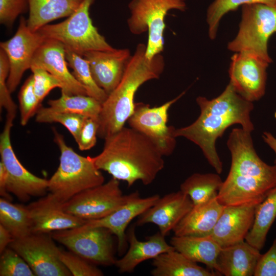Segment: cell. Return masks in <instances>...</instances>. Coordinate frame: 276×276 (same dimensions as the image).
I'll return each instance as SVG.
<instances>
[{"label": "cell", "mask_w": 276, "mask_h": 276, "mask_svg": "<svg viewBox=\"0 0 276 276\" xmlns=\"http://www.w3.org/2000/svg\"><path fill=\"white\" fill-rule=\"evenodd\" d=\"M0 275L35 276L27 262L9 247L1 253Z\"/></svg>", "instance_id": "cell-35"}, {"label": "cell", "mask_w": 276, "mask_h": 276, "mask_svg": "<svg viewBox=\"0 0 276 276\" xmlns=\"http://www.w3.org/2000/svg\"><path fill=\"white\" fill-rule=\"evenodd\" d=\"M84 0H29L30 29L37 31L54 20L73 14Z\"/></svg>", "instance_id": "cell-26"}, {"label": "cell", "mask_w": 276, "mask_h": 276, "mask_svg": "<svg viewBox=\"0 0 276 276\" xmlns=\"http://www.w3.org/2000/svg\"><path fill=\"white\" fill-rule=\"evenodd\" d=\"M27 207L31 218L33 234H50L77 227L86 222L64 211L62 204L49 193Z\"/></svg>", "instance_id": "cell-20"}, {"label": "cell", "mask_w": 276, "mask_h": 276, "mask_svg": "<svg viewBox=\"0 0 276 276\" xmlns=\"http://www.w3.org/2000/svg\"><path fill=\"white\" fill-rule=\"evenodd\" d=\"M231 154L229 173L218 192L223 205H257L276 187V165L263 162L255 149L251 132L234 128L227 141Z\"/></svg>", "instance_id": "cell-2"}, {"label": "cell", "mask_w": 276, "mask_h": 276, "mask_svg": "<svg viewBox=\"0 0 276 276\" xmlns=\"http://www.w3.org/2000/svg\"><path fill=\"white\" fill-rule=\"evenodd\" d=\"M128 8L130 32L134 35L148 32L146 57L151 60L163 51L165 18L168 12L173 9L184 11L186 4L185 0H131Z\"/></svg>", "instance_id": "cell-8"}, {"label": "cell", "mask_w": 276, "mask_h": 276, "mask_svg": "<svg viewBox=\"0 0 276 276\" xmlns=\"http://www.w3.org/2000/svg\"><path fill=\"white\" fill-rule=\"evenodd\" d=\"M94 0H84L80 7L64 21L47 24L38 31L45 38L62 43L65 49L82 56L90 51H111V46L93 25L89 8Z\"/></svg>", "instance_id": "cell-6"}, {"label": "cell", "mask_w": 276, "mask_h": 276, "mask_svg": "<svg viewBox=\"0 0 276 276\" xmlns=\"http://www.w3.org/2000/svg\"><path fill=\"white\" fill-rule=\"evenodd\" d=\"M260 250L246 241L222 247L216 272L225 276H252L261 256Z\"/></svg>", "instance_id": "cell-23"}, {"label": "cell", "mask_w": 276, "mask_h": 276, "mask_svg": "<svg viewBox=\"0 0 276 276\" xmlns=\"http://www.w3.org/2000/svg\"><path fill=\"white\" fill-rule=\"evenodd\" d=\"M146 50L145 44H137L119 84L102 103L98 117L99 137L104 140L123 128L134 111L137 89L162 74L165 66L164 57L159 54L149 60L146 57Z\"/></svg>", "instance_id": "cell-4"}, {"label": "cell", "mask_w": 276, "mask_h": 276, "mask_svg": "<svg viewBox=\"0 0 276 276\" xmlns=\"http://www.w3.org/2000/svg\"><path fill=\"white\" fill-rule=\"evenodd\" d=\"M34 92L40 102L55 88H62L61 82L43 68L31 66Z\"/></svg>", "instance_id": "cell-38"}, {"label": "cell", "mask_w": 276, "mask_h": 276, "mask_svg": "<svg viewBox=\"0 0 276 276\" xmlns=\"http://www.w3.org/2000/svg\"><path fill=\"white\" fill-rule=\"evenodd\" d=\"M153 276H216L217 272L199 266L174 249L163 252L153 259Z\"/></svg>", "instance_id": "cell-27"}, {"label": "cell", "mask_w": 276, "mask_h": 276, "mask_svg": "<svg viewBox=\"0 0 276 276\" xmlns=\"http://www.w3.org/2000/svg\"><path fill=\"white\" fill-rule=\"evenodd\" d=\"M262 137L265 143L275 153V159L274 160V165H276V138L270 132L267 131L263 132Z\"/></svg>", "instance_id": "cell-45"}, {"label": "cell", "mask_w": 276, "mask_h": 276, "mask_svg": "<svg viewBox=\"0 0 276 276\" xmlns=\"http://www.w3.org/2000/svg\"><path fill=\"white\" fill-rule=\"evenodd\" d=\"M196 101L200 110L199 117L191 124L175 128L174 135L197 145L210 165L220 174L223 165L216 150V141L234 124H239L244 130L251 132L254 126L250 113L254 104L239 95L229 82L216 98L209 100L199 96Z\"/></svg>", "instance_id": "cell-1"}, {"label": "cell", "mask_w": 276, "mask_h": 276, "mask_svg": "<svg viewBox=\"0 0 276 276\" xmlns=\"http://www.w3.org/2000/svg\"><path fill=\"white\" fill-rule=\"evenodd\" d=\"M20 111V124L24 126L40 107L41 102L34 90L33 77L30 76L21 87L18 96Z\"/></svg>", "instance_id": "cell-36"}, {"label": "cell", "mask_w": 276, "mask_h": 276, "mask_svg": "<svg viewBox=\"0 0 276 276\" xmlns=\"http://www.w3.org/2000/svg\"><path fill=\"white\" fill-rule=\"evenodd\" d=\"M269 64L252 53L237 52L231 58L229 83L245 100L251 102L258 101L265 93Z\"/></svg>", "instance_id": "cell-15"}, {"label": "cell", "mask_w": 276, "mask_h": 276, "mask_svg": "<svg viewBox=\"0 0 276 276\" xmlns=\"http://www.w3.org/2000/svg\"><path fill=\"white\" fill-rule=\"evenodd\" d=\"M160 198L155 194L145 198L137 196L107 216L99 219L87 220L86 223L92 226L103 227L109 229L118 239V250L122 253L127 246L125 230L129 223L153 206Z\"/></svg>", "instance_id": "cell-21"}, {"label": "cell", "mask_w": 276, "mask_h": 276, "mask_svg": "<svg viewBox=\"0 0 276 276\" xmlns=\"http://www.w3.org/2000/svg\"><path fill=\"white\" fill-rule=\"evenodd\" d=\"M50 234L55 241L91 263L114 265L113 234L107 228L92 226L85 223Z\"/></svg>", "instance_id": "cell-9"}, {"label": "cell", "mask_w": 276, "mask_h": 276, "mask_svg": "<svg viewBox=\"0 0 276 276\" xmlns=\"http://www.w3.org/2000/svg\"><path fill=\"white\" fill-rule=\"evenodd\" d=\"M86 117L79 114L57 111L49 106L40 107L35 120L38 123L54 122L62 124L70 131L76 142Z\"/></svg>", "instance_id": "cell-34"}, {"label": "cell", "mask_w": 276, "mask_h": 276, "mask_svg": "<svg viewBox=\"0 0 276 276\" xmlns=\"http://www.w3.org/2000/svg\"><path fill=\"white\" fill-rule=\"evenodd\" d=\"M9 63L8 57L0 49V106L7 111V113L16 115L17 106L13 102L7 84L9 74Z\"/></svg>", "instance_id": "cell-39"}, {"label": "cell", "mask_w": 276, "mask_h": 276, "mask_svg": "<svg viewBox=\"0 0 276 276\" xmlns=\"http://www.w3.org/2000/svg\"><path fill=\"white\" fill-rule=\"evenodd\" d=\"M119 181L112 177L106 183L85 190L63 203L62 209L86 221L103 218L140 195L137 191L124 195Z\"/></svg>", "instance_id": "cell-10"}, {"label": "cell", "mask_w": 276, "mask_h": 276, "mask_svg": "<svg viewBox=\"0 0 276 276\" xmlns=\"http://www.w3.org/2000/svg\"><path fill=\"white\" fill-rule=\"evenodd\" d=\"M263 4L276 6V0H215L209 7L206 21L209 26V36L214 39L220 21L227 12L236 10L240 6L246 4Z\"/></svg>", "instance_id": "cell-33"}, {"label": "cell", "mask_w": 276, "mask_h": 276, "mask_svg": "<svg viewBox=\"0 0 276 276\" xmlns=\"http://www.w3.org/2000/svg\"><path fill=\"white\" fill-rule=\"evenodd\" d=\"M254 276H276V238L269 249L261 254Z\"/></svg>", "instance_id": "cell-42"}, {"label": "cell", "mask_w": 276, "mask_h": 276, "mask_svg": "<svg viewBox=\"0 0 276 276\" xmlns=\"http://www.w3.org/2000/svg\"><path fill=\"white\" fill-rule=\"evenodd\" d=\"M0 224L14 239L32 234V222L27 206L13 203L2 197L0 198Z\"/></svg>", "instance_id": "cell-29"}, {"label": "cell", "mask_w": 276, "mask_h": 276, "mask_svg": "<svg viewBox=\"0 0 276 276\" xmlns=\"http://www.w3.org/2000/svg\"><path fill=\"white\" fill-rule=\"evenodd\" d=\"M60 260L73 276H102L103 272L91 263L73 252L60 248Z\"/></svg>", "instance_id": "cell-37"}, {"label": "cell", "mask_w": 276, "mask_h": 276, "mask_svg": "<svg viewBox=\"0 0 276 276\" xmlns=\"http://www.w3.org/2000/svg\"><path fill=\"white\" fill-rule=\"evenodd\" d=\"M13 239L10 233L0 224V254L9 246Z\"/></svg>", "instance_id": "cell-44"}, {"label": "cell", "mask_w": 276, "mask_h": 276, "mask_svg": "<svg viewBox=\"0 0 276 276\" xmlns=\"http://www.w3.org/2000/svg\"><path fill=\"white\" fill-rule=\"evenodd\" d=\"M29 9V0H0V22L12 27L17 17Z\"/></svg>", "instance_id": "cell-40"}, {"label": "cell", "mask_w": 276, "mask_h": 276, "mask_svg": "<svg viewBox=\"0 0 276 276\" xmlns=\"http://www.w3.org/2000/svg\"><path fill=\"white\" fill-rule=\"evenodd\" d=\"M65 48L58 40L45 38L33 56L31 66L44 69L61 83V93L68 95H87L84 87L67 67Z\"/></svg>", "instance_id": "cell-16"}, {"label": "cell", "mask_w": 276, "mask_h": 276, "mask_svg": "<svg viewBox=\"0 0 276 276\" xmlns=\"http://www.w3.org/2000/svg\"><path fill=\"white\" fill-rule=\"evenodd\" d=\"M15 115L7 114L4 128L0 135V154L7 174V190L22 202L31 197L44 196L48 180L38 177L26 169L13 149L11 130Z\"/></svg>", "instance_id": "cell-11"}, {"label": "cell", "mask_w": 276, "mask_h": 276, "mask_svg": "<svg viewBox=\"0 0 276 276\" xmlns=\"http://www.w3.org/2000/svg\"><path fill=\"white\" fill-rule=\"evenodd\" d=\"M48 104L51 108L57 111L94 118H98L102 104L96 99L88 95H68L63 93L58 99L49 100Z\"/></svg>", "instance_id": "cell-31"}, {"label": "cell", "mask_w": 276, "mask_h": 276, "mask_svg": "<svg viewBox=\"0 0 276 276\" xmlns=\"http://www.w3.org/2000/svg\"><path fill=\"white\" fill-rule=\"evenodd\" d=\"M164 236L158 232L148 237L145 241L137 238L134 226L131 227L127 234L129 247L126 254L116 260L114 265L120 273L132 272L140 263L148 259H153L159 255L174 250L166 241Z\"/></svg>", "instance_id": "cell-22"}, {"label": "cell", "mask_w": 276, "mask_h": 276, "mask_svg": "<svg viewBox=\"0 0 276 276\" xmlns=\"http://www.w3.org/2000/svg\"><path fill=\"white\" fill-rule=\"evenodd\" d=\"M65 53L67 64L73 70V75L84 87L87 95L103 103L108 95L94 80L87 60L71 51L65 49Z\"/></svg>", "instance_id": "cell-32"}, {"label": "cell", "mask_w": 276, "mask_h": 276, "mask_svg": "<svg viewBox=\"0 0 276 276\" xmlns=\"http://www.w3.org/2000/svg\"><path fill=\"white\" fill-rule=\"evenodd\" d=\"M276 34V6L263 4L242 6L241 20L236 37L228 43L229 50L252 53L270 64L268 41Z\"/></svg>", "instance_id": "cell-7"}, {"label": "cell", "mask_w": 276, "mask_h": 276, "mask_svg": "<svg viewBox=\"0 0 276 276\" xmlns=\"http://www.w3.org/2000/svg\"><path fill=\"white\" fill-rule=\"evenodd\" d=\"M275 218L276 187L256 206L254 223L245 241L261 250L265 244L267 235Z\"/></svg>", "instance_id": "cell-28"}, {"label": "cell", "mask_w": 276, "mask_h": 276, "mask_svg": "<svg viewBox=\"0 0 276 276\" xmlns=\"http://www.w3.org/2000/svg\"><path fill=\"white\" fill-rule=\"evenodd\" d=\"M98 128V118L86 117L76 141L81 151L88 150L95 146Z\"/></svg>", "instance_id": "cell-41"}, {"label": "cell", "mask_w": 276, "mask_h": 276, "mask_svg": "<svg viewBox=\"0 0 276 276\" xmlns=\"http://www.w3.org/2000/svg\"><path fill=\"white\" fill-rule=\"evenodd\" d=\"M45 39L38 31H31L27 20L21 16L14 35L1 42L0 48L9 60L10 70L7 84L11 93L16 90L25 71L30 68L35 53Z\"/></svg>", "instance_id": "cell-14"}, {"label": "cell", "mask_w": 276, "mask_h": 276, "mask_svg": "<svg viewBox=\"0 0 276 276\" xmlns=\"http://www.w3.org/2000/svg\"><path fill=\"white\" fill-rule=\"evenodd\" d=\"M194 204L190 198L181 191L160 197L156 202L139 216L136 225L152 223L157 225L164 236L181 220Z\"/></svg>", "instance_id": "cell-17"}, {"label": "cell", "mask_w": 276, "mask_h": 276, "mask_svg": "<svg viewBox=\"0 0 276 276\" xmlns=\"http://www.w3.org/2000/svg\"><path fill=\"white\" fill-rule=\"evenodd\" d=\"M218 173H194L180 186V190L187 194L194 205L204 202L218 194L223 183Z\"/></svg>", "instance_id": "cell-30"}, {"label": "cell", "mask_w": 276, "mask_h": 276, "mask_svg": "<svg viewBox=\"0 0 276 276\" xmlns=\"http://www.w3.org/2000/svg\"><path fill=\"white\" fill-rule=\"evenodd\" d=\"M54 141L60 152L59 165L48 180V191L61 204L78 193L104 183V177L92 157L83 156L67 145L63 136L53 129Z\"/></svg>", "instance_id": "cell-5"}, {"label": "cell", "mask_w": 276, "mask_h": 276, "mask_svg": "<svg viewBox=\"0 0 276 276\" xmlns=\"http://www.w3.org/2000/svg\"><path fill=\"white\" fill-rule=\"evenodd\" d=\"M170 244L191 261L202 263L208 269L216 272L217 259L222 247L211 236L174 235L170 239Z\"/></svg>", "instance_id": "cell-25"}, {"label": "cell", "mask_w": 276, "mask_h": 276, "mask_svg": "<svg viewBox=\"0 0 276 276\" xmlns=\"http://www.w3.org/2000/svg\"><path fill=\"white\" fill-rule=\"evenodd\" d=\"M131 56L128 49L90 51L83 56L88 62L95 82L108 95L119 84Z\"/></svg>", "instance_id": "cell-18"}, {"label": "cell", "mask_w": 276, "mask_h": 276, "mask_svg": "<svg viewBox=\"0 0 276 276\" xmlns=\"http://www.w3.org/2000/svg\"><path fill=\"white\" fill-rule=\"evenodd\" d=\"M256 205H224L211 237L221 247L245 241L254 223Z\"/></svg>", "instance_id": "cell-19"}, {"label": "cell", "mask_w": 276, "mask_h": 276, "mask_svg": "<svg viewBox=\"0 0 276 276\" xmlns=\"http://www.w3.org/2000/svg\"><path fill=\"white\" fill-rule=\"evenodd\" d=\"M159 106L151 107L147 104L135 103L134 111L127 122L130 127L149 138L160 149L164 156L171 155L176 146L175 129L168 126V111L184 94Z\"/></svg>", "instance_id": "cell-13"}, {"label": "cell", "mask_w": 276, "mask_h": 276, "mask_svg": "<svg viewBox=\"0 0 276 276\" xmlns=\"http://www.w3.org/2000/svg\"><path fill=\"white\" fill-rule=\"evenodd\" d=\"M217 194L204 202L194 205L173 229L174 235L210 236L224 207L218 201Z\"/></svg>", "instance_id": "cell-24"}, {"label": "cell", "mask_w": 276, "mask_h": 276, "mask_svg": "<svg viewBox=\"0 0 276 276\" xmlns=\"http://www.w3.org/2000/svg\"><path fill=\"white\" fill-rule=\"evenodd\" d=\"M51 234H31L13 239L9 247L16 251L37 276H71L59 256L57 247Z\"/></svg>", "instance_id": "cell-12"}, {"label": "cell", "mask_w": 276, "mask_h": 276, "mask_svg": "<svg viewBox=\"0 0 276 276\" xmlns=\"http://www.w3.org/2000/svg\"><path fill=\"white\" fill-rule=\"evenodd\" d=\"M102 151L92 157L96 167L128 187L140 180L151 184L164 168V155L147 136L124 126L104 139Z\"/></svg>", "instance_id": "cell-3"}, {"label": "cell", "mask_w": 276, "mask_h": 276, "mask_svg": "<svg viewBox=\"0 0 276 276\" xmlns=\"http://www.w3.org/2000/svg\"><path fill=\"white\" fill-rule=\"evenodd\" d=\"M7 182V174L6 169L2 162H0V195L1 197L10 201L12 197L7 191L6 186Z\"/></svg>", "instance_id": "cell-43"}]
</instances>
